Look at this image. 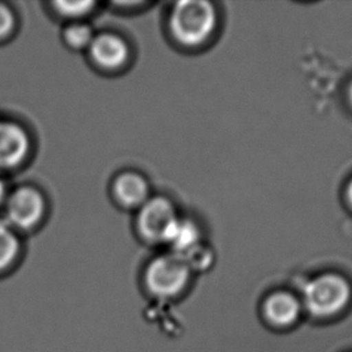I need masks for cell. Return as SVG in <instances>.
<instances>
[{"label":"cell","mask_w":352,"mask_h":352,"mask_svg":"<svg viewBox=\"0 0 352 352\" xmlns=\"http://www.w3.org/2000/svg\"><path fill=\"white\" fill-rule=\"evenodd\" d=\"M218 24V10L206 0H182L168 14L170 34L183 47L205 46L214 36Z\"/></svg>","instance_id":"obj_1"},{"label":"cell","mask_w":352,"mask_h":352,"mask_svg":"<svg viewBox=\"0 0 352 352\" xmlns=\"http://www.w3.org/2000/svg\"><path fill=\"white\" fill-rule=\"evenodd\" d=\"M192 271L186 258L166 252L154 257L143 274L148 294L157 300H172L181 297L189 286Z\"/></svg>","instance_id":"obj_2"},{"label":"cell","mask_w":352,"mask_h":352,"mask_svg":"<svg viewBox=\"0 0 352 352\" xmlns=\"http://www.w3.org/2000/svg\"><path fill=\"white\" fill-rule=\"evenodd\" d=\"M350 297L351 289L343 276L324 274L305 285L303 305L315 318H329L344 309Z\"/></svg>","instance_id":"obj_3"},{"label":"cell","mask_w":352,"mask_h":352,"mask_svg":"<svg viewBox=\"0 0 352 352\" xmlns=\"http://www.w3.org/2000/svg\"><path fill=\"white\" fill-rule=\"evenodd\" d=\"M179 218L171 200L165 196H154L138 210L136 225L141 237L146 241L165 244Z\"/></svg>","instance_id":"obj_4"},{"label":"cell","mask_w":352,"mask_h":352,"mask_svg":"<svg viewBox=\"0 0 352 352\" xmlns=\"http://www.w3.org/2000/svg\"><path fill=\"white\" fill-rule=\"evenodd\" d=\"M91 60L107 72H118L126 67L131 57L128 41L116 33L96 34L89 47Z\"/></svg>","instance_id":"obj_5"},{"label":"cell","mask_w":352,"mask_h":352,"mask_svg":"<svg viewBox=\"0 0 352 352\" xmlns=\"http://www.w3.org/2000/svg\"><path fill=\"white\" fill-rule=\"evenodd\" d=\"M300 313L302 303L289 291H274L262 300V318L273 329H290L300 320Z\"/></svg>","instance_id":"obj_6"},{"label":"cell","mask_w":352,"mask_h":352,"mask_svg":"<svg viewBox=\"0 0 352 352\" xmlns=\"http://www.w3.org/2000/svg\"><path fill=\"white\" fill-rule=\"evenodd\" d=\"M43 210L45 202L41 194L32 188H23L10 197L8 218L17 228L29 229L41 219Z\"/></svg>","instance_id":"obj_7"},{"label":"cell","mask_w":352,"mask_h":352,"mask_svg":"<svg viewBox=\"0 0 352 352\" xmlns=\"http://www.w3.org/2000/svg\"><path fill=\"white\" fill-rule=\"evenodd\" d=\"M112 192L119 205L126 210H140L152 196L146 177L135 171H125L116 177Z\"/></svg>","instance_id":"obj_8"},{"label":"cell","mask_w":352,"mask_h":352,"mask_svg":"<svg viewBox=\"0 0 352 352\" xmlns=\"http://www.w3.org/2000/svg\"><path fill=\"white\" fill-rule=\"evenodd\" d=\"M29 151V138L17 124L0 122V167H11L23 160Z\"/></svg>","instance_id":"obj_9"},{"label":"cell","mask_w":352,"mask_h":352,"mask_svg":"<svg viewBox=\"0 0 352 352\" xmlns=\"http://www.w3.org/2000/svg\"><path fill=\"white\" fill-rule=\"evenodd\" d=\"M200 226L196 221L186 218H179L173 226L171 234L166 239V245L171 248V252L181 256H186L188 252L201 244Z\"/></svg>","instance_id":"obj_10"},{"label":"cell","mask_w":352,"mask_h":352,"mask_svg":"<svg viewBox=\"0 0 352 352\" xmlns=\"http://www.w3.org/2000/svg\"><path fill=\"white\" fill-rule=\"evenodd\" d=\"M96 34L89 24L74 22L64 32V40L74 50H89Z\"/></svg>","instance_id":"obj_11"},{"label":"cell","mask_w":352,"mask_h":352,"mask_svg":"<svg viewBox=\"0 0 352 352\" xmlns=\"http://www.w3.org/2000/svg\"><path fill=\"white\" fill-rule=\"evenodd\" d=\"M19 252V242L16 234L6 226L0 225V271L14 261Z\"/></svg>","instance_id":"obj_12"},{"label":"cell","mask_w":352,"mask_h":352,"mask_svg":"<svg viewBox=\"0 0 352 352\" xmlns=\"http://www.w3.org/2000/svg\"><path fill=\"white\" fill-rule=\"evenodd\" d=\"M96 1H56L54 8L64 17L81 19L91 14L96 9Z\"/></svg>","instance_id":"obj_13"},{"label":"cell","mask_w":352,"mask_h":352,"mask_svg":"<svg viewBox=\"0 0 352 352\" xmlns=\"http://www.w3.org/2000/svg\"><path fill=\"white\" fill-rule=\"evenodd\" d=\"M14 27V16L5 5L0 4V38L6 36Z\"/></svg>","instance_id":"obj_14"},{"label":"cell","mask_w":352,"mask_h":352,"mask_svg":"<svg viewBox=\"0 0 352 352\" xmlns=\"http://www.w3.org/2000/svg\"><path fill=\"white\" fill-rule=\"evenodd\" d=\"M346 196H348L349 202L352 207V181L350 182V184L348 186V190H346Z\"/></svg>","instance_id":"obj_15"},{"label":"cell","mask_w":352,"mask_h":352,"mask_svg":"<svg viewBox=\"0 0 352 352\" xmlns=\"http://www.w3.org/2000/svg\"><path fill=\"white\" fill-rule=\"evenodd\" d=\"M5 196V186L3 181L0 179V204H1V201L4 200Z\"/></svg>","instance_id":"obj_16"},{"label":"cell","mask_w":352,"mask_h":352,"mask_svg":"<svg viewBox=\"0 0 352 352\" xmlns=\"http://www.w3.org/2000/svg\"><path fill=\"white\" fill-rule=\"evenodd\" d=\"M349 98H350V101H351L352 104V86L350 87V91H349Z\"/></svg>","instance_id":"obj_17"}]
</instances>
